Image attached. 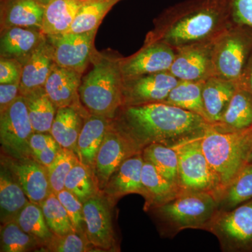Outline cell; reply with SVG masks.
<instances>
[{
  "label": "cell",
  "mask_w": 252,
  "mask_h": 252,
  "mask_svg": "<svg viewBox=\"0 0 252 252\" xmlns=\"http://www.w3.org/2000/svg\"><path fill=\"white\" fill-rule=\"evenodd\" d=\"M204 82L205 81H180L170 91L163 103L198 114L210 123L204 107Z\"/></svg>",
  "instance_id": "f546056e"
},
{
  "label": "cell",
  "mask_w": 252,
  "mask_h": 252,
  "mask_svg": "<svg viewBox=\"0 0 252 252\" xmlns=\"http://www.w3.org/2000/svg\"><path fill=\"white\" fill-rule=\"evenodd\" d=\"M218 211L234 208L252 199V164H248L224 188L216 194Z\"/></svg>",
  "instance_id": "4dcf8cb0"
},
{
  "label": "cell",
  "mask_w": 252,
  "mask_h": 252,
  "mask_svg": "<svg viewBox=\"0 0 252 252\" xmlns=\"http://www.w3.org/2000/svg\"><path fill=\"white\" fill-rule=\"evenodd\" d=\"M112 121L142 152L154 143L178 147L212 127L198 114L165 103L122 107Z\"/></svg>",
  "instance_id": "6da1fadb"
},
{
  "label": "cell",
  "mask_w": 252,
  "mask_h": 252,
  "mask_svg": "<svg viewBox=\"0 0 252 252\" xmlns=\"http://www.w3.org/2000/svg\"><path fill=\"white\" fill-rule=\"evenodd\" d=\"M232 22L252 29V0H229Z\"/></svg>",
  "instance_id": "60d3db41"
},
{
  "label": "cell",
  "mask_w": 252,
  "mask_h": 252,
  "mask_svg": "<svg viewBox=\"0 0 252 252\" xmlns=\"http://www.w3.org/2000/svg\"><path fill=\"white\" fill-rule=\"evenodd\" d=\"M56 140L51 133H42V132H34L32 135L30 146L32 154L34 158L36 154L44 150L48 146Z\"/></svg>",
  "instance_id": "ee69618b"
},
{
  "label": "cell",
  "mask_w": 252,
  "mask_h": 252,
  "mask_svg": "<svg viewBox=\"0 0 252 252\" xmlns=\"http://www.w3.org/2000/svg\"><path fill=\"white\" fill-rule=\"evenodd\" d=\"M212 128L221 132H235L252 127V94L238 86L220 122Z\"/></svg>",
  "instance_id": "d4e9b609"
},
{
  "label": "cell",
  "mask_w": 252,
  "mask_h": 252,
  "mask_svg": "<svg viewBox=\"0 0 252 252\" xmlns=\"http://www.w3.org/2000/svg\"><path fill=\"white\" fill-rule=\"evenodd\" d=\"M142 183L145 193L146 211L170 201L184 191L180 186L172 183L153 164L146 160L142 167Z\"/></svg>",
  "instance_id": "cb8c5ba5"
},
{
  "label": "cell",
  "mask_w": 252,
  "mask_h": 252,
  "mask_svg": "<svg viewBox=\"0 0 252 252\" xmlns=\"http://www.w3.org/2000/svg\"><path fill=\"white\" fill-rule=\"evenodd\" d=\"M248 164H252V147L251 152H250V157H249Z\"/></svg>",
  "instance_id": "7dc6e473"
},
{
  "label": "cell",
  "mask_w": 252,
  "mask_h": 252,
  "mask_svg": "<svg viewBox=\"0 0 252 252\" xmlns=\"http://www.w3.org/2000/svg\"><path fill=\"white\" fill-rule=\"evenodd\" d=\"M38 1H39L41 4H43L44 6H46V5L49 4V3L52 1V0H38Z\"/></svg>",
  "instance_id": "bcb514c9"
},
{
  "label": "cell",
  "mask_w": 252,
  "mask_h": 252,
  "mask_svg": "<svg viewBox=\"0 0 252 252\" xmlns=\"http://www.w3.org/2000/svg\"><path fill=\"white\" fill-rule=\"evenodd\" d=\"M27 105L22 94L0 113V143L7 157L15 159L32 157L30 142L34 133Z\"/></svg>",
  "instance_id": "ba28073f"
},
{
  "label": "cell",
  "mask_w": 252,
  "mask_h": 252,
  "mask_svg": "<svg viewBox=\"0 0 252 252\" xmlns=\"http://www.w3.org/2000/svg\"><path fill=\"white\" fill-rule=\"evenodd\" d=\"M23 64L17 60L0 59V84L21 82Z\"/></svg>",
  "instance_id": "b9f144b4"
},
{
  "label": "cell",
  "mask_w": 252,
  "mask_h": 252,
  "mask_svg": "<svg viewBox=\"0 0 252 252\" xmlns=\"http://www.w3.org/2000/svg\"><path fill=\"white\" fill-rule=\"evenodd\" d=\"M223 252H252V199L234 208L217 212L207 226Z\"/></svg>",
  "instance_id": "52a82bcc"
},
{
  "label": "cell",
  "mask_w": 252,
  "mask_h": 252,
  "mask_svg": "<svg viewBox=\"0 0 252 252\" xmlns=\"http://www.w3.org/2000/svg\"><path fill=\"white\" fill-rule=\"evenodd\" d=\"M20 94L19 83L0 84V113L6 110Z\"/></svg>",
  "instance_id": "7bdbcfd3"
},
{
  "label": "cell",
  "mask_w": 252,
  "mask_h": 252,
  "mask_svg": "<svg viewBox=\"0 0 252 252\" xmlns=\"http://www.w3.org/2000/svg\"><path fill=\"white\" fill-rule=\"evenodd\" d=\"M96 32L97 31L46 36L52 47L55 63L83 74L92 61Z\"/></svg>",
  "instance_id": "8fae6325"
},
{
  "label": "cell",
  "mask_w": 252,
  "mask_h": 252,
  "mask_svg": "<svg viewBox=\"0 0 252 252\" xmlns=\"http://www.w3.org/2000/svg\"><path fill=\"white\" fill-rule=\"evenodd\" d=\"M177 52L161 42L144 44L135 54L121 58L120 67L124 79L145 74L168 72Z\"/></svg>",
  "instance_id": "5bb4252c"
},
{
  "label": "cell",
  "mask_w": 252,
  "mask_h": 252,
  "mask_svg": "<svg viewBox=\"0 0 252 252\" xmlns=\"http://www.w3.org/2000/svg\"><path fill=\"white\" fill-rule=\"evenodd\" d=\"M86 112L72 107L57 109L51 134L62 148L70 149L77 154V141L84 124Z\"/></svg>",
  "instance_id": "4316f807"
},
{
  "label": "cell",
  "mask_w": 252,
  "mask_h": 252,
  "mask_svg": "<svg viewBox=\"0 0 252 252\" xmlns=\"http://www.w3.org/2000/svg\"><path fill=\"white\" fill-rule=\"evenodd\" d=\"M201 146L216 178L218 192L248 165L252 147V127L240 132H221L212 127L202 137Z\"/></svg>",
  "instance_id": "5b68a950"
},
{
  "label": "cell",
  "mask_w": 252,
  "mask_h": 252,
  "mask_svg": "<svg viewBox=\"0 0 252 252\" xmlns=\"http://www.w3.org/2000/svg\"><path fill=\"white\" fill-rule=\"evenodd\" d=\"M142 152L125 132L112 122L106 132L94 165V175L99 189H104L113 174L127 158Z\"/></svg>",
  "instance_id": "30bf717a"
},
{
  "label": "cell",
  "mask_w": 252,
  "mask_h": 252,
  "mask_svg": "<svg viewBox=\"0 0 252 252\" xmlns=\"http://www.w3.org/2000/svg\"><path fill=\"white\" fill-rule=\"evenodd\" d=\"M149 211L155 217L162 236L172 238L186 229L206 230L218 212V201L212 192L184 190Z\"/></svg>",
  "instance_id": "277c9868"
},
{
  "label": "cell",
  "mask_w": 252,
  "mask_h": 252,
  "mask_svg": "<svg viewBox=\"0 0 252 252\" xmlns=\"http://www.w3.org/2000/svg\"><path fill=\"white\" fill-rule=\"evenodd\" d=\"M91 244L88 239L77 233H70L64 235L54 234L51 241L41 248L46 252H85L90 251Z\"/></svg>",
  "instance_id": "ab89813d"
},
{
  "label": "cell",
  "mask_w": 252,
  "mask_h": 252,
  "mask_svg": "<svg viewBox=\"0 0 252 252\" xmlns=\"http://www.w3.org/2000/svg\"><path fill=\"white\" fill-rule=\"evenodd\" d=\"M64 189L84 204L99 193V189L94 172L79 160L68 174Z\"/></svg>",
  "instance_id": "836d02e7"
},
{
  "label": "cell",
  "mask_w": 252,
  "mask_h": 252,
  "mask_svg": "<svg viewBox=\"0 0 252 252\" xmlns=\"http://www.w3.org/2000/svg\"><path fill=\"white\" fill-rule=\"evenodd\" d=\"M41 247L34 237L25 232L16 220L1 225L0 252H26Z\"/></svg>",
  "instance_id": "d590c367"
},
{
  "label": "cell",
  "mask_w": 252,
  "mask_h": 252,
  "mask_svg": "<svg viewBox=\"0 0 252 252\" xmlns=\"http://www.w3.org/2000/svg\"><path fill=\"white\" fill-rule=\"evenodd\" d=\"M45 7L38 0H1V31L14 27L41 30Z\"/></svg>",
  "instance_id": "d6986e66"
},
{
  "label": "cell",
  "mask_w": 252,
  "mask_h": 252,
  "mask_svg": "<svg viewBox=\"0 0 252 252\" xmlns=\"http://www.w3.org/2000/svg\"><path fill=\"white\" fill-rule=\"evenodd\" d=\"M252 55V28L232 23L214 41L212 77L238 82Z\"/></svg>",
  "instance_id": "8992f818"
},
{
  "label": "cell",
  "mask_w": 252,
  "mask_h": 252,
  "mask_svg": "<svg viewBox=\"0 0 252 252\" xmlns=\"http://www.w3.org/2000/svg\"><path fill=\"white\" fill-rule=\"evenodd\" d=\"M232 23L229 0H186L167 8L154 20L144 44L163 43L177 52L212 42Z\"/></svg>",
  "instance_id": "7a4b0ae2"
},
{
  "label": "cell",
  "mask_w": 252,
  "mask_h": 252,
  "mask_svg": "<svg viewBox=\"0 0 252 252\" xmlns=\"http://www.w3.org/2000/svg\"><path fill=\"white\" fill-rule=\"evenodd\" d=\"M1 164L9 169L31 203L40 205L53 193L47 167L34 158L15 159L6 156L1 158Z\"/></svg>",
  "instance_id": "4fadbf2b"
},
{
  "label": "cell",
  "mask_w": 252,
  "mask_h": 252,
  "mask_svg": "<svg viewBox=\"0 0 252 252\" xmlns=\"http://www.w3.org/2000/svg\"><path fill=\"white\" fill-rule=\"evenodd\" d=\"M24 190L9 169L1 164L0 172V220L1 225L14 221L30 203Z\"/></svg>",
  "instance_id": "484cf974"
},
{
  "label": "cell",
  "mask_w": 252,
  "mask_h": 252,
  "mask_svg": "<svg viewBox=\"0 0 252 252\" xmlns=\"http://www.w3.org/2000/svg\"><path fill=\"white\" fill-rule=\"evenodd\" d=\"M238 86L252 94V55L249 60L246 67L239 79Z\"/></svg>",
  "instance_id": "f6af8a7d"
},
{
  "label": "cell",
  "mask_w": 252,
  "mask_h": 252,
  "mask_svg": "<svg viewBox=\"0 0 252 252\" xmlns=\"http://www.w3.org/2000/svg\"><path fill=\"white\" fill-rule=\"evenodd\" d=\"M81 1H82V2H87V1H91V0H80Z\"/></svg>",
  "instance_id": "c3c4849f"
},
{
  "label": "cell",
  "mask_w": 252,
  "mask_h": 252,
  "mask_svg": "<svg viewBox=\"0 0 252 252\" xmlns=\"http://www.w3.org/2000/svg\"><path fill=\"white\" fill-rule=\"evenodd\" d=\"M86 233L93 247L101 250L116 248L115 234L108 202L97 194L84 203Z\"/></svg>",
  "instance_id": "9a60e30c"
},
{
  "label": "cell",
  "mask_w": 252,
  "mask_h": 252,
  "mask_svg": "<svg viewBox=\"0 0 252 252\" xmlns=\"http://www.w3.org/2000/svg\"><path fill=\"white\" fill-rule=\"evenodd\" d=\"M144 160L156 168L172 183L179 185V154L177 147L163 144H149L142 150ZM181 188V187H180Z\"/></svg>",
  "instance_id": "1f68e13d"
},
{
  "label": "cell",
  "mask_w": 252,
  "mask_h": 252,
  "mask_svg": "<svg viewBox=\"0 0 252 252\" xmlns=\"http://www.w3.org/2000/svg\"><path fill=\"white\" fill-rule=\"evenodd\" d=\"M56 195L67 211L74 230L81 236L88 239L86 233L84 204L66 189H63Z\"/></svg>",
  "instance_id": "f35d334b"
},
{
  "label": "cell",
  "mask_w": 252,
  "mask_h": 252,
  "mask_svg": "<svg viewBox=\"0 0 252 252\" xmlns=\"http://www.w3.org/2000/svg\"><path fill=\"white\" fill-rule=\"evenodd\" d=\"M84 4L80 0H52L45 7L43 34L50 36L67 32Z\"/></svg>",
  "instance_id": "83f0119b"
},
{
  "label": "cell",
  "mask_w": 252,
  "mask_h": 252,
  "mask_svg": "<svg viewBox=\"0 0 252 252\" xmlns=\"http://www.w3.org/2000/svg\"><path fill=\"white\" fill-rule=\"evenodd\" d=\"M15 220L25 232L38 240L41 248L46 246L54 236L46 223L42 209L37 204L30 202Z\"/></svg>",
  "instance_id": "e575fe53"
},
{
  "label": "cell",
  "mask_w": 252,
  "mask_h": 252,
  "mask_svg": "<svg viewBox=\"0 0 252 252\" xmlns=\"http://www.w3.org/2000/svg\"><path fill=\"white\" fill-rule=\"evenodd\" d=\"M144 160L142 152L127 158L113 174L104 190L111 198L117 199L130 193L144 196L142 170Z\"/></svg>",
  "instance_id": "ffe728a7"
},
{
  "label": "cell",
  "mask_w": 252,
  "mask_h": 252,
  "mask_svg": "<svg viewBox=\"0 0 252 252\" xmlns=\"http://www.w3.org/2000/svg\"><path fill=\"white\" fill-rule=\"evenodd\" d=\"M40 29L14 27L1 31L0 57L17 60L21 64L45 39Z\"/></svg>",
  "instance_id": "ac0fdd59"
},
{
  "label": "cell",
  "mask_w": 252,
  "mask_h": 252,
  "mask_svg": "<svg viewBox=\"0 0 252 252\" xmlns=\"http://www.w3.org/2000/svg\"><path fill=\"white\" fill-rule=\"evenodd\" d=\"M81 79L82 73L55 63L44 88L56 108L72 107L81 112H89L79 98Z\"/></svg>",
  "instance_id": "e0dca14e"
},
{
  "label": "cell",
  "mask_w": 252,
  "mask_h": 252,
  "mask_svg": "<svg viewBox=\"0 0 252 252\" xmlns=\"http://www.w3.org/2000/svg\"><path fill=\"white\" fill-rule=\"evenodd\" d=\"M214 41L177 51L169 72L180 81H205L212 77Z\"/></svg>",
  "instance_id": "2e32d148"
},
{
  "label": "cell",
  "mask_w": 252,
  "mask_h": 252,
  "mask_svg": "<svg viewBox=\"0 0 252 252\" xmlns=\"http://www.w3.org/2000/svg\"><path fill=\"white\" fill-rule=\"evenodd\" d=\"M179 82L169 71L124 79L122 107L163 103Z\"/></svg>",
  "instance_id": "7c38bea8"
},
{
  "label": "cell",
  "mask_w": 252,
  "mask_h": 252,
  "mask_svg": "<svg viewBox=\"0 0 252 252\" xmlns=\"http://www.w3.org/2000/svg\"><path fill=\"white\" fill-rule=\"evenodd\" d=\"M121 58L94 51L92 69L82 77L79 98L89 114L114 119L122 107L123 77Z\"/></svg>",
  "instance_id": "3957f363"
},
{
  "label": "cell",
  "mask_w": 252,
  "mask_h": 252,
  "mask_svg": "<svg viewBox=\"0 0 252 252\" xmlns=\"http://www.w3.org/2000/svg\"><path fill=\"white\" fill-rule=\"evenodd\" d=\"M48 226L56 235L77 233L71 223L67 212L54 193L40 204Z\"/></svg>",
  "instance_id": "8d00e7d4"
},
{
  "label": "cell",
  "mask_w": 252,
  "mask_h": 252,
  "mask_svg": "<svg viewBox=\"0 0 252 252\" xmlns=\"http://www.w3.org/2000/svg\"><path fill=\"white\" fill-rule=\"evenodd\" d=\"M238 88L236 81L211 77L204 82L203 99L204 107L212 125L217 124L223 114Z\"/></svg>",
  "instance_id": "603a6c76"
},
{
  "label": "cell",
  "mask_w": 252,
  "mask_h": 252,
  "mask_svg": "<svg viewBox=\"0 0 252 252\" xmlns=\"http://www.w3.org/2000/svg\"><path fill=\"white\" fill-rule=\"evenodd\" d=\"M79 160L74 151L61 147L54 161L47 167L53 193L57 194L64 189L66 177Z\"/></svg>",
  "instance_id": "74e56055"
},
{
  "label": "cell",
  "mask_w": 252,
  "mask_h": 252,
  "mask_svg": "<svg viewBox=\"0 0 252 252\" xmlns=\"http://www.w3.org/2000/svg\"><path fill=\"white\" fill-rule=\"evenodd\" d=\"M34 132L51 133L57 108L46 93L44 87L22 94Z\"/></svg>",
  "instance_id": "f1b7e54d"
},
{
  "label": "cell",
  "mask_w": 252,
  "mask_h": 252,
  "mask_svg": "<svg viewBox=\"0 0 252 252\" xmlns=\"http://www.w3.org/2000/svg\"><path fill=\"white\" fill-rule=\"evenodd\" d=\"M112 120L91 114L84 119L77 141V155L79 160L94 172L97 153Z\"/></svg>",
  "instance_id": "7402d4cb"
},
{
  "label": "cell",
  "mask_w": 252,
  "mask_h": 252,
  "mask_svg": "<svg viewBox=\"0 0 252 252\" xmlns=\"http://www.w3.org/2000/svg\"><path fill=\"white\" fill-rule=\"evenodd\" d=\"M120 1L122 0H91L84 3L67 32L97 31L104 16Z\"/></svg>",
  "instance_id": "d6a6232c"
},
{
  "label": "cell",
  "mask_w": 252,
  "mask_h": 252,
  "mask_svg": "<svg viewBox=\"0 0 252 252\" xmlns=\"http://www.w3.org/2000/svg\"><path fill=\"white\" fill-rule=\"evenodd\" d=\"M54 64L52 47L46 36L23 64L21 94L44 87Z\"/></svg>",
  "instance_id": "44dd1931"
},
{
  "label": "cell",
  "mask_w": 252,
  "mask_h": 252,
  "mask_svg": "<svg viewBox=\"0 0 252 252\" xmlns=\"http://www.w3.org/2000/svg\"><path fill=\"white\" fill-rule=\"evenodd\" d=\"M201 139L177 147L179 154V185L185 191L216 193L218 185L202 149Z\"/></svg>",
  "instance_id": "9c48e42d"
}]
</instances>
